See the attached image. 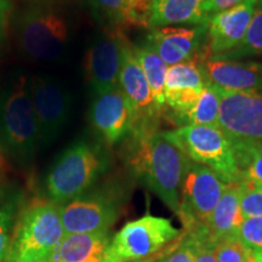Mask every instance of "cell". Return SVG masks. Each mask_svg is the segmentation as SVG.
<instances>
[{
  "instance_id": "1",
  "label": "cell",
  "mask_w": 262,
  "mask_h": 262,
  "mask_svg": "<svg viewBox=\"0 0 262 262\" xmlns=\"http://www.w3.org/2000/svg\"><path fill=\"white\" fill-rule=\"evenodd\" d=\"M125 147V162L141 180L170 210L178 214L180 192L189 159L169 131L157 126L134 129Z\"/></svg>"
},
{
  "instance_id": "2",
  "label": "cell",
  "mask_w": 262,
  "mask_h": 262,
  "mask_svg": "<svg viewBox=\"0 0 262 262\" xmlns=\"http://www.w3.org/2000/svg\"><path fill=\"white\" fill-rule=\"evenodd\" d=\"M0 141L15 160L27 163L40 143L29 81L18 75L0 89Z\"/></svg>"
},
{
  "instance_id": "3",
  "label": "cell",
  "mask_w": 262,
  "mask_h": 262,
  "mask_svg": "<svg viewBox=\"0 0 262 262\" xmlns=\"http://www.w3.org/2000/svg\"><path fill=\"white\" fill-rule=\"evenodd\" d=\"M107 166L101 147L79 141L66 148L49 169L44 186L49 201L66 204L88 192Z\"/></svg>"
},
{
  "instance_id": "4",
  "label": "cell",
  "mask_w": 262,
  "mask_h": 262,
  "mask_svg": "<svg viewBox=\"0 0 262 262\" xmlns=\"http://www.w3.org/2000/svg\"><path fill=\"white\" fill-rule=\"evenodd\" d=\"M66 235L61 205L54 202L33 203L19 216L11 239L10 262L48 258Z\"/></svg>"
},
{
  "instance_id": "5",
  "label": "cell",
  "mask_w": 262,
  "mask_h": 262,
  "mask_svg": "<svg viewBox=\"0 0 262 262\" xmlns=\"http://www.w3.org/2000/svg\"><path fill=\"white\" fill-rule=\"evenodd\" d=\"M18 47L29 58L56 61L71 38L67 17L49 5H35L22 12L16 24Z\"/></svg>"
},
{
  "instance_id": "6",
  "label": "cell",
  "mask_w": 262,
  "mask_h": 262,
  "mask_svg": "<svg viewBox=\"0 0 262 262\" xmlns=\"http://www.w3.org/2000/svg\"><path fill=\"white\" fill-rule=\"evenodd\" d=\"M169 135L192 162L211 169L227 183L242 181L233 142L220 126L185 125Z\"/></svg>"
},
{
  "instance_id": "7",
  "label": "cell",
  "mask_w": 262,
  "mask_h": 262,
  "mask_svg": "<svg viewBox=\"0 0 262 262\" xmlns=\"http://www.w3.org/2000/svg\"><path fill=\"white\" fill-rule=\"evenodd\" d=\"M181 233L168 219L145 215L124 225L111 239L103 262H129L162 251Z\"/></svg>"
},
{
  "instance_id": "8",
  "label": "cell",
  "mask_w": 262,
  "mask_h": 262,
  "mask_svg": "<svg viewBox=\"0 0 262 262\" xmlns=\"http://www.w3.org/2000/svg\"><path fill=\"white\" fill-rule=\"evenodd\" d=\"M227 185L211 169L189 160L182 180L178 211L183 232L195 231L208 222Z\"/></svg>"
},
{
  "instance_id": "9",
  "label": "cell",
  "mask_w": 262,
  "mask_h": 262,
  "mask_svg": "<svg viewBox=\"0 0 262 262\" xmlns=\"http://www.w3.org/2000/svg\"><path fill=\"white\" fill-rule=\"evenodd\" d=\"M120 216V202L108 191H88L61 205L64 231L71 233L108 232Z\"/></svg>"
},
{
  "instance_id": "10",
  "label": "cell",
  "mask_w": 262,
  "mask_h": 262,
  "mask_svg": "<svg viewBox=\"0 0 262 262\" xmlns=\"http://www.w3.org/2000/svg\"><path fill=\"white\" fill-rule=\"evenodd\" d=\"M31 97L39 126L40 143L47 146L60 135L72 110V95L51 77H33Z\"/></svg>"
},
{
  "instance_id": "11",
  "label": "cell",
  "mask_w": 262,
  "mask_h": 262,
  "mask_svg": "<svg viewBox=\"0 0 262 262\" xmlns=\"http://www.w3.org/2000/svg\"><path fill=\"white\" fill-rule=\"evenodd\" d=\"M219 91V126L232 140L262 143V91Z\"/></svg>"
},
{
  "instance_id": "12",
  "label": "cell",
  "mask_w": 262,
  "mask_h": 262,
  "mask_svg": "<svg viewBox=\"0 0 262 262\" xmlns=\"http://www.w3.org/2000/svg\"><path fill=\"white\" fill-rule=\"evenodd\" d=\"M126 38L120 29L106 28L91 42L84 60L85 78L95 95L118 86L122 50Z\"/></svg>"
},
{
  "instance_id": "13",
  "label": "cell",
  "mask_w": 262,
  "mask_h": 262,
  "mask_svg": "<svg viewBox=\"0 0 262 262\" xmlns=\"http://www.w3.org/2000/svg\"><path fill=\"white\" fill-rule=\"evenodd\" d=\"M118 86L125 95L134 111L135 122L133 130L158 125L162 111L156 104L148 81L134 51V47L127 40L123 45L122 66H120Z\"/></svg>"
},
{
  "instance_id": "14",
  "label": "cell",
  "mask_w": 262,
  "mask_h": 262,
  "mask_svg": "<svg viewBox=\"0 0 262 262\" xmlns=\"http://www.w3.org/2000/svg\"><path fill=\"white\" fill-rule=\"evenodd\" d=\"M90 123L107 145L113 146L131 133L134 111L119 86L96 95L90 107Z\"/></svg>"
},
{
  "instance_id": "15",
  "label": "cell",
  "mask_w": 262,
  "mask_h": 262,
  "mask_svg": "<svg viewBox=\"0 0 262 262\" xmlns=\"http://www.w3.org/2000/svg\"><path fill=\"white\" fill-rule=\"evenodd\" d=\"M208 24L191 26H166L153 28L146 44L152 48L168 66L181 63L201 56L206 40Z\"/></svg>"
},
{
  "instance_id": "16",
  "label": "cell",
  "mask_w": 262,
  "mask_h": 262,
  "mask_svg": "<svg viewBox=\"0 0 262 262\" xmlns=\"http://www.w3.org/2000/svg\"><path fill=\"white\" fill-rule=\"evenodd\" d=\"M256 4L257 0H244L209 18L206 33L208 56L220 57L243 41Z\"/></svg>"
},
{
  "instance_id": "17",
  "label": "cell",
  "mask_w": 262,
  "mask_h": 262,
  "mask_svg": "<svg viewBox=\"0 0 262 262\" xmlns=\"http://www.w3.org/2000/svg\"><path fill=\"white\" fill-rule=\"evenodd\" d=\"M201 56L168 68L164 88L165 106L171 108L178 119L194 106L209 84L203 72Z\"/></svg>"
},
{
  "instance_id": "18",
  "label": "cell",
  "mask_w": 262,
  "mask_h": 262,
  "mask_svg": "<svg viewBox=\"0 0 262 262\" xmlns=\"http://www.w3.org/2000/svg\"><path fill=\"white\" fill-rule=\"evenodd\" d=\"M206 80L227 91H262V63L221 60L202 55Z\"/></svg>"
},
{
  "instance_id": "19",
  "label": "cell",
  "mask_w": 262,
  "mask_h": 262,
  "mask_svg": "<svg viewBox=\"0 0 262 262\" xmlns=\"http://www.w3.org/2000/svg\"><path fill=\"white\" fill-rule=\"evenodd\" d=\"M243 191V181L228 183L210 219L201 228L209 243L215 247L226 238L238 235L239 228L244 221L241 210Z\"/></svg>"
},
{
  "instance_id": "20",
  "label": "cell",
  "mask_w": 262,
  "mask_h": 262,
  "mask_svg": "<svg viewBox=\"0 0 262 262\" xmlns=\"http://www.w3.org/2000/svg\"><path fill=\"white\" fill-rule=\"evenodd\" d=\"M110 242V232L66 233L52 253L50 262H86L94 258H103Z\"/></svg>"
},
{
  "instance_id": "21",
  "label": "cell",
  "mask_w": 262,
  "mask_h": 262,
  "mask_svg": "<svg viewBox=\"0 0 262 262\" xmlns=\"http://www.w3.org/2000/svg\"><path fill=\"white\" fill-rule=\"evenodd\" d=\"M205 3L206 0H160L152 10L148 27L208 24Z\"/></svg>"
},
{
  "instance_id": "22",
  "label": "cell",
  "mask_w": 262,
  "mask_h": 262,
  "mask_svg": "<svg viewBox=\"0 0 262 262\" xmlns=\"http://www.w3.org/2000/svg\"><path fill=\"white\" fill-rule=\"evenodd\" d=\"M134 51H135L137 60L140 62L143 74H145L146 79L148 81L156 104L163 112V110L165 108L164 88H165V79L169 66L147 44L139 48L134 47Z\"/></svg>"
},
{
  "instance_id": "23",
  "label": "cell",
  "mask_w": 262,
  "mask_h": 262,
  "mask_svg": "<svg viewBox=\"0 0 262 262\" xmlns=\"http://www.w3.org/2000/svg\"><path fill=\"white\" fill-rule=\"evenodd\" d=\"M220 116V91L209 83L203 90L194 106L178 119V124L199 126H219Z\"/></svg>"
},
{
  "instance_id": "24",
  "label": "cell",
  "mask_w": 262,
  "mask_h": 262,
  "mask_svg": "<svg viewBox=\"0 0 262 262\" xmlns=\"http://www.w3.org/2000/svg\"><path fill=\"white\" fill-rule=\"evenodd\" d=\"M232 142L242 181L262 186V143L243 140H232Z\"/></svg>"
},
{
  "instance_id": "25",
  "label": "cell",
  "mask_w": 262,
  "mask_h": 262,
  "mask_svg": "<svg viewBox=\"0 0 262 262\" xmlns=\"http://www.w3.org/2000/svg\"><path fill=\"white\" fill-rule=\"evenodd\" d=\"M249 56H262V0H257L253 19L243 41L231 51L215 58L237 61Z\"/></svg>"
},
{
  "instance_id": "26",
  "label": "cell",
  "mask_w": 262,
  "mask_h": 262,
  "mask_svg": "<svg viewBox=\"0 0 262 262\" xmlns=\"http://www.w3.org/2000/svg\"><path fill=\"white\" fill-rule=\"evenodd\" d=\"M89 3L95 15L101 21L106 22L107 28L120 29L123 26L129 25L127 0H89Z\"/></svg>"
},
{
  "instance_id": "27",
  "label": "cell",
  "mask_w": 262,
  "mask_h": 262,
  "mask_svg": "<svg viewBox=\"0 0 262 262\" xmlns=\"http://www.w3.org/2000/svg\"><path fill=\"white\" fill-rule=\"evenodd\" d=\"M251 249L245 247L243 242L235 237L226 238L215 247V256L217 262H245Z\"/></svg>"
},
{
  "instance_id": "28",
  "label": "cell",
  "mask_w": 262,
  "mask_h": 262,
  "mask_svg": "<svg viewBox=\"0 0 262 262\" xmlns=\"http://www.w3.org/2000/svg\"><path fill=\"white\" fill-rule=\"evenodd\" d=\"M238 237L245 247L253 251H262V216L244 219Z\"/></svg>"
},
{
  "instance_id": "29",
  "label": "cell",
  "mask_w": 262,
  "mask_h": 262,
  "mask_svg": "<svg viewBox=\"0 0 262 262\" xmlns=\"http://www.w3.org/2000/svg\"><path fill=\"white\" fill-rule=\"evenodd\" d=\"M14 221V206L11 204L0 206V262H10L11 239L10 229Z\"/></svg>"
},
{
  "instance_id": "30",
  "label": "cell",
  "mask_w": 262,
  "mask_h": 262,
  "mask_svg": "<svg viewBox=\"0 0 262 262\" xmlns=\"http://www.w3.org/2000/svg\"><path fill=\"white\" fill-rule=\"evenodd\" d=\"M241 210L244 219L262 216V186H254L244 182Z\"/></svg>"
},
{
  "instance_id": "31",
  "label": "cell",
  "mask_w": 262,
  "mask_h": 262,
  "mask_svg": "<svg viewBox=\"0 0 262 262\" xmlns=\"http://www.w3.org/2000/svg\"><path fill=\"white\" fill-rule=\"evenodd\" d=\"M196 253V238L194 234L183 232L181 241L162 262H194Z\"/></svg>"
},
{
  "instance_id": "32",
  "label": "cell",
  "mask_w": 262,
  "mask_h": 262,
  "mask_svg": "<svg viewBox=\"0 0 262 262\" xmlns=\"http://www.w3.org/2000/svg\"><path fill=\"white\" fill-rule=\"evenodd\" d=\"M186 233L194 234L196 238V253L194 262H217L215 256V245L209 243V241L204 237L202 229H195Z\"/></svg>"
},
{
  "instance_id": "33",
  "label": "cell",
  "mask_w": 262,
  "mask_h": 262,
  "mask_svg": "<svg viewBox=\"0 0 262 262\" xmlns=\"http://www.w3.org/2000/svg\"><path fill=\"white\" fill-rule=\"evenodd\" d=\"M244 0H206L205 3V14L209 18L217 12L224 11L229 8L241 4Z\"/></svg>"
},
{
  "instance_id": "34",
  "label": "cell",
  "mask_w": 262,
  "mask_h": 262,
  "mask_svg": "<svg viewBox=\"0 0 262 262\" xmlns=\"http://www.w3.org/2000/svg\"><path fill=\"white\" fill-rule=\"evenodd\" d=\"M181 237H182V233H181V235H180L178 239H175V241L171 242V243H170L168 247L164 248L162 251H159V253L152 255V256H149V257H147V258H142V260L129 261V262H162L163 258L165 257L166 255H169L173 250V249L178 247L179 243H180V241H181Z\"/></svg>"
},
{
  "instance_id": "35",
  "label": "cell",
  "mask_w": 262,
  "mask_h": 262,
  "mask_svg": "<svg viewBox=\"0 0 262 262\" xmlns=\"http://www.w3.org/2000/svg\"><path fill=\"white\" fill-rule=\"evenodd\" d=\"M9 11V2L8 0H0V39H2L3 32H4L6 14Z\"/></svg>"
},
{
  "instance_id": "36",
  "label": "cell",
  "mask_w": 262,
  "mask_h": 262,
  "mask_svg": "<svg viewBox=\"0 0 262 262\" xmlns=\"http://www.w3.org/2000/svg\"><path fill=\"white\" fill-rule=\"evenodd\" d=\"M19 262H50V260H48V258H29V260H24Z\"/></svg>"
},
{
  "instance_id": "37",
  "label": "cell",
  "mask_w": 262,
  "mask_h": 262,
  "mask_svg": "<svg viewBox=\"0 0 262 262\" xmlns=\"http://www.w3.org/2000/svg\"><path fill=\"white\" fill-rule=\"evenodd\" d=\"M245 262H256V258H255V254L253 250H250V253H249L248 257H247V261Z\"/></svg>"
},
{
  "instance_id": "38",
  "label": "cell",
  "mask_w": 262,
  "mask_h": 262,
  "mask_svg": "<svg viewBox=\"0 0 262 262\" xmlns=\"http://www.w3.org/2000/svg\"><path fill=\"white\" fill-rule=\"evenodd\" d=\"M256 262H262V251H254Z\"/></svg>"
},
{
  "instance_id": "39",
  "label": "cell",
  "mask_w": 262,
  "mask_h": 262,
  "mask_svg": "<svg viewBox=\"0 0 262 262\" xmlns=\"http://www.w3.org/2000/svg\"><path fill=\"white\" fill-rule=\"evenodd\" d=\"M86 262H103V258H94V260H90Z\"/></svg>"
},
{
  "instance_id": "40",
  "label": "cell",
  "mask_w": 262,
  "mask_h": 262,
  "mask_svg": "<svg viewBox=\"0 0 262 262\" xmlns=\"http://www.w3.org/2000/svg\"><path fill=\"white\" fill-rule=\"evenodd\" d=\"M148 2L150 3V4H152L153 8H155V5H156L158 2H160V0H148Z\"/></svg>"
},
{
  "instance_id": "41",
  "label": "cell",
  "mask_w": 262,
  "mask_h": 262,
  "mask_svg": "<svg viewBox=\"0 0 262 262\" xmlns=\"http://www.w3.org/2000/svg\"><path fill=\"white\" fill-rule=\"evenodd\" d=\"M127 2H129V0H127Z\"/></svg>"
}]
</instances>
